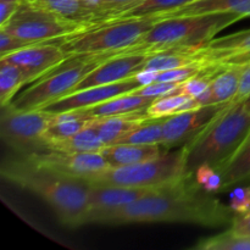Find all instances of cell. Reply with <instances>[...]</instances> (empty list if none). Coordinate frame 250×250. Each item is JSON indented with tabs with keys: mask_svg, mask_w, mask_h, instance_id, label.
Here are the masks:
<instances>
[{
	"mask_svg": "<svg viewBox=\"0 0 250 250\" xmlns=\"http://www.w3.org/2000/svg\"><path fill=\"white\" fill-rule=\"evenodd\" d=\"M138 1L141 0H102V2L95 6L97 19L93 24L110 21L115 15L128 9L129 6L137 4Z\"/></svg>",
	"mask_w": 250,
	"mask_h": 250,
	"instance_id": "cell-33",
	"label": "cell"
},
{
	"mask_svg": "<svg viewBox=\"0 0 250 250\" xmlns=\"http://www.w3.org/2000/svg\"><path fill=\"white\" fill-rule=\"evenodd\" d=\"M92 120H73V121H63V122H51L44 133V142H45L46 149L48 146L55 143V142L62 141L73 136L81 129L84 128L89 125Z\"/></svg>",
	"mask_w": 250,
	"mask_h": 250,
	"instance_id": "cell-31",
	"label": "cell"
},
{
	"mask_svg": "<svg viewBox=\"0 0 250 250\" xmlns=\"http://www.w3.org/2000/svg\"><path fill=\"white\" fill-rule=\"evenodd\" d=\"M161 21L160 17L125 19L102 22L58 39L67 56L89 54H119L132 48Z\"/></svg>",
	"mask_w": 250,
	"mask_h": 250,
	"instance_id": "cell-5",
	"label": "cell"
},
{
	"mask_svg": "<svg viewBox=\"0 0 250 250\" xmlns=\"http://www.w3.org/2000/svg\"><path fill=\"white\" fill-rule=\"evenodd\" d=\"M111 54L68 56L65 61L34 81L10 105L20 110H38L73 92L78 83Z\"/></svg>",
	"mask_w": 250,
	"mask_h": 250,
	"instance_id": "cell-6",
	"label": "cell"
},
{
	"mask_svg": "<svg viewBox=\"0 0 250 250\" xmlns=\"http://www.w3.org/2000/svg\"><path fill=\"white\" fill-rule=\"evenodd\" d=\"M67 58L68 56L61 49L60 44L53 41L31 44L26 48L0 58V60L9 61L19 66L28 76L31 83H33Z\"/></svg>",
	"mask_w": 250,
	"mask_h": 250,
	"instance_id": "cell-14",
	"label": "cell"
},
{
	"mask_svg": "<svg viewBox=\"0 0 250 250\" xmlns=\"http://www.w3.org/2000/svg\"><path fill=\"white\" fill-rule=\"evenodd\" d=\"M138 81L134 76L121 81V82L111 83V84L95 85V87L85 88V89L76 90L70 93L60 99L55 100L51 104L42 107L41 110L49 112V114H59V112L70 111V110L87 109V107L95 106L102 103L107 102L119 95L132 93L141 88Z\"/></svg>",
	"mask_w": 250,
	"mask_h": 250,
	"instance_id": "cell-13",
	"label": "cell"
},
{
	"mask_svg": "<svg viewBox=\"0 0 250 250\" xmlns=\"http://www.w3.org/2000/svg\"><path fill=\"white\" fill-rule=\"evenodd\" d=\"M31 83L23 70L9 61L0 60V105L7 106L21 87Z\"/></svg>",
	"mask_w": 250,
	"mask_h": 250,
	"instance_id": "cell-27",
	"label": "cell"
},
{
	"mask_svg": "<svg viewBox=\"0 0 250 250\" xmlns=\"http://www.w3.org/2000/svg\"><path fill=\"white\" fill-rule=\"evenodd\" d=\"M204 63L229 66L250 62V28L214 38L198 48Z\"/></svg>",
	"mask_w": 250,
	"mask_h": 250,
	"instance_id": "cell-15",
	"label": "cell"
},
{
	"mask_svg": "<svg viewBox=\"0 0 250 250\" xmlns=\"http://www.w3.org/2000/svg\"><path fill=\"white\" fill-rule=\"evenodd\" d=\"M180 87L181 83L176 82H160V81H155V82L150 83L148 85L138 88L134 90V93L143 97H150V98H160L165 97V95L180 94Z\"/></svg>",
	"mask_w": 250,
	"mask_h": 250,
	"instance_id": "cell-34",
	"label": "cell"
},
{
	"mask_svg": "<svg viewBox=\"0 0 250 250\" xmlns=\"http://www.w3.org/2000/svg\"><path fill=\"white\" fill-rule=\"evenodd\" d=\"M50 121L51 114L44 110H20L9 104L2 107L0 136L21 155L41 153L48 150L44 133Z\"/></svg>",
	"mask_w": 250,
	"mask_h": 250,
	"instance_id": "cell-8",
	"label": "cell"
},
{
	"mask_svg": "<svg viewBox=\"0 0 250 250\" xmlns=\"http://www.w3.org/2000/svg\"><path fill=\"white\" fill-rule=\"evenodd\" d=\"M22 0H0V27L5 26L20 9Z\"/></svg>",
	"mask_w": 250,
	"mask_h": 250,
	"instance_id": "cell-38",
	"label": "cell"
},
{
	"mask_svg": "<svg viewBox=\"0 0 250 250\" xmlns=\"http://www.w3.org/2000/svg\"><path fill=\"white\" fill-rule=\"evenodd\" d=\"M189 98V95L178 94V93L156 98V99L146 107V112L150 119H165V117L178 114L181 107L185 105V103L187 102Z\"/></svg>",
	"mask_w": 250,
	"mask_h": 250,
	"instance_id": "cell-30",
	"label": "cell"
},
{
	"mask_svg": "<svg viewBox=\"0 0 250 250\" xmlns=\"http://www.w3.org/2000/svg\"><path fill=\"white\" fill-rule=\"evenodd\" d=\"M104 146V142L102 141L99 133L90 121L88 126L73 136L48 146V150L63 153H95L102 150Z\"/></svg>",
	"mask_w": 250,
	"mask_h": 250,
	"instance_id": "cell-25",
	"label": "cell"
},
{
	"mask_svg": "<svg viewBox=\"0 0 250 250\" xmlns=\"http://www.w3.org/2000/svg\"><path fill=\"white\" fill-rule=\"evenodd\" d=\"M0 173L7 182L41 197L65 226L87 224L89 185L84 181L39 165L24 155L5 160Z\"/></svg>",
	"mask_w": 250,
	"mask_h": 250,
	"instance_id": "cell-2",
	"label": "cell"
},
{
	"mask_svg": "<svg viewBox=\"0 0 250 250\" xmlns=\"http://www.w3.org/2000/svg\"><path fill=\"white\" fill-rule=\"evenodd\" d=\"M186 176L183 148L165 151L160 156L144 163L122 167H110L87 183L92 185L124 186V187L159 188L171 185Z\"/></svg>",
	"mask_w": 250,
	"mask_h": 250,
	"instance_id": "cell-7",
	"label": "cell"
},
{
	"mask_svg": "<svg viewBox=\"0 0 250 250\" xmlns=\"http://www.w3.org/2000/svg\"><path fill=\"white\" fill-rule=\"evenodd\" d=\"M229 229L237 236L250 237V210L243 214L234 215Z\"/></svg>",
	"mask_w": 250,
	"mask_h": 250,
	"instance_id": "cell-37",
	"label": "cell"
},
{
	"mask_svg": "<svg viewBox=\"0 0 250 250\" xmlns=\"http://www.w3.org/2000/svg\"><path fill=\"white\" fill-rule=\"evenodd\" d=\"M28 45H31V43H27L23 39H20L19 37L7 32L6 29L0 28V58H4L9 54L15 53V51L26 48Z\"/></svg>",
	"mask_w": 250,
	"mask_h": 250,
	"instance_id": "cell-36",
	"label": "cell"
},
{
	"mask_svg": "<svg viewBox=\"0 0 250 250\" xmlns=\"http://www.w3.org/2000/svg\"><path fill=\"white\" fill-rule=\"evenodd\" d=\"M229 208L234 214H243L250 210V186L234 188L229 194Z\"/></svg>",
	"mask_w": 250,
	"mask_h": 250,
	"instance_id": "cell-35",
	"label": "cell"
},
{
	"mask_svg": "<svg viewBox=\"0 0 250 250\" xmlns=\"http://www.w3.org/2000/svg\"><path fill=\"white\" fill-rule=\"evenodd\" d=\"M215 170L222 178L221 190L250 181V132L236 153Z\"/></svg>",
	"mask_w": 250,
	"mask_h": 250,
	"instance_id": "cell-22",
	"label": "cell"
},
{
	"mask_svg": "<svg viewBox=\"0 0 250 250\" xmlns=\"http://www.w3.org/2000/svg\"><path fill=\"white\" fill-rule=\"evenodd\" d=\"M209 63H193V65L185 66V67L172 68V70L160 71L156 75V81L160 82H176L182 83L194 76L199 75Z\"/></svg>",
	"mask_w": 250,
	"mask_h": 250,
	"instance_id": "cell-32",
	"label": "cell"
},
{
	"mask_svg": "<svg viewBox=\"0 0 250 250\" xmlns=\"http://www.w3.org/2000/svg\"><path fill=\"white\" fill-rule=\"evenodd\" d=\"M192 1H193V0H192Z\"/></svg>",
	"mask_w": 250,
	"mask_h": 250,
	"instance_id": "cell-42",
	"label": "cell"
},
{
	"mask_svg": "<svg viewBox=\"0 0 250 250\" xmlns=\"http://www.w3.org/2000/svg\"><path fill=\"white\" fill-rule=\"evenodd\" d=\"M199 186L194 177H185L103 217L100 224L129 225L183 222L207 227L231 225L234 217L225 205Z\"/></svg>",
	"mask_w": 250,
	"mask_h": 250,
	"instance_id": "cell-1",
	"label": "cell"
},
{
	"mask_svg": "<svg viewBox=\"0 0 250 250\" xmlns=\"http://www.w3.org/2000/svg\"><path fill=\"white\" fill-rule=\"evenodd\" d=\"M85 27L88 26L22 2L16 14L0 28L6 29L27 43L37 44L58 41Z\"/></svg>",
	"mask_w": 250,
	"mask_h": 250,
	"instance_id": "cell-9",
	"label": "cell"
},
{
	"mask_svg": "<svg viewBox=\"0 0 250 250\" xmlns=\"http://www.w3.org/2000/svg\"><path fill=\"white\" fill-rule=\"evenodd\" d=\"M229 104V103H227ZM227 104H214L164 119L161 146L167 150L183 148L205 131Z\"/></svg>",
	"mask_w": 250,
	"mask_h": 250,
	"instance_id": "cell-10",
	"label": "cell"
},
{
	"mask_svg": "<svg viewBox=\"0 0 250 250\" xmlns=\"http://www.w3.org/2000/svg\"><path fill=\"white\" fill-rule=\"evenodd\" d=\"M193 63H204L198 53V48L171 49L160 53L149 54L144 62L143 70L160 72V71L185 67Z\"/></svg>",
	"mask_w": 250,
	"mask_h": 250,
	"instance_id": "cell-23",
	"label": "cell"
},
{
	"mask_svg": "<svg viewBox=\"0 0 250 250\" xmlns=\"http://www.w3.org/2000/svg\"><path fill=\"white\" fill-rule=\"evenodd\" d=\"M24 156L39 165L84 182L102 175L110 168V165L100 151L63 153V151L45 150Z\"/></svg>",
	"mask_w": 250,
	"mask_h": 250,
	"instance_id": "cell-11",
	"label": "cell"
},
{
	"mask_svg": "<svg viewBox=\"0 0 250 250\" xmlns=\"http://www.w3.org/2000/svg\"><path fill=\"white\" fill-rule=\"evenodd\" d=\"M241 20L238 15L234 14H205L164 19L138 44L115 55L153 54L171 49L199 48L214 39L225 28Z\"/></svg>",
	"mask_w": 250,
	"mask_h": 250,
	"instance_id": "cell-4",
	"label": "cell"
},
{
	"mask_svg": "<svg viewBox=\"0 0 250 250\" xmlns=\"http://www.w3.org/2000/svg\"><path fill=\"white\" fill-rule=\"evenodd\" d=\"M164 119H151L120 139L116 144H160Z\"/></svg>",
	"mask_w": 250,
	"mask_h": 250,
	"instance_id": "cell-29",
	"label": "cell"
},
{
	"mask_svg": "<svg viewBox=\"0 0 250 250\" xmlns=\"http://www.w3.org/2000/svg\"><path fill=\"white\" fill-rule=\"evenodd\" d=\"M148 55L149 54L146 53H133L110 56L102 65L94 68L84 80L81 81L73 92L127 80L143 70L144 62Z\"/></svg>",
	"mask_w": 250,
	"mask_h": 250,
	"instance_id": "cell-16",
	"label": "cell"
},
{
	"mask_svg": "<svg viewBox=\"0 0 250 250\" xmlns=\"http://www.w3.org/2000/svg\"><path fill=\"white\" fill-rule=\"evenodd\" d=\"M250 132V98L229 103L194 141L183 146L186 176L194 177L200 165L220 167L242 146Z\"/></svg>",
	"mask_w": 250,
	"mask_h": 250,
	"instance_id": "cell-3",
	"label": "cell"
},
{
	"mask_svg": "<svg viewBox=\"0 0 250 250\" xmlns=\"http://www.w3.org/2000/svg\"><path fill=\"white\" fill-rule=\"evenodd\" d=\"M205 14H234L246 19L250 17V0H193L164 15L163 20Z\"/></svg>",
	"mask_w": 250,
	"mask_h": 250,
	"instance_id": "cell-19",
	"label": "cell"
},
{
	"mask_svg": "<svg viewBox=\"0 0 250 250\" xmlns=\"http://www.w3.org/2000/svg\"><path fill=\"white\" fill-rule=\"evenodd\" d=\"M89 185L87 224H100L103 217L114 210L128 205L159 188L124 187V186Z\"/></svg>",
	"mask_w": 250,
	"mask_h": 250,
	"instance_id": "cell-12",
	"label": "cell"
},
{
	"mask_svg": "<svg viewBox=\"0 0 250 250\" xmlns=\"http://www.w3.org/2000/svg\"><path fill=\"white\" fill-rule=\"evenodd\" d=\"M154 100L155 98L143 97V95L132 92L115 97L107 102L95 105V106L87 107L84 110L93 119H102V117L119 116V115H127L132 114V112L146 111V107Z\"/></svg>",
	"mask_w": 250,
	"mask_h": 250,
	"instance_id": "cell-21",
	"label": "cell"
},
{
	"mask_svg": "<svg viewBox=\"0 0 250 250\" xmlns=\"http://www.w3.org/2000/svg\"><path fill=\"white\" fill-rule=\"evenodd\" d=\"M149 120L151 119L146 115V112L142 111L94 119L92 120V125L95 127L105 146H111L116 144L120 139L126 137Z\"/></svg>",
	"mask_w": 250,
	"mask_h": 250,
	"instance_id": "cell-18",
	"label": "cell"
},
{
	"mask_svg": "<svg viewBox=\"0 0 250 250\" xmlns=\"http://www.w3.org/2000/svg\"><path fill=\"white\" fill-rule=\"evenodd\" d=\"M190 1L192 0H141L137 4L129 6L128 9L115 15L110 21L125 19H149V17H160L163 20L164 15L172 10L180 9L181 6Z\"/></svg>",
	"mask_w": 250,
	"mask_h": 250,
	"instance_id": "cell-26",
	"label": "cell"
},
{
	"mask_svg": "<svg viewBox=\"0 0 250 250\" xmlns=\"http://www.w3.org/2000/svg\"><path fill=\"white\" fill-rule=\"evenodd\" d=\"M197 250H250V237L237 236L231 229L202 238L192 247Z\"/></svg>",
	"mask_w": 250,
	"mask_h": 250,
	"instance_id": "cell-28",
	"label": "cell"
},
{
	"mask_svg": "<svg viewBox=\"0 0 250 250\" xmlns=\"http://www.w3.org/2000/svg\"><path fill=\"white\" fill-rule=\"evenodd\" d=\"M156 75H158V72H155V71L142 70L139 71V72H137L136 75H134V77L138 81L139 84H141L142 87H144V85H148L150 84V83L155 82Z\"/></svg>",
	"mask_w": 250,
	"mask_h": 250,
	"instance_id": "cell-40",
	"label": "cell"
},
{
	"mask_svg": "<svg viewBox=\"0 0 250 250\" xmlns=\"http://www.w3.org/2000/svg\"><path fill=\"white\" fill-rule=\"evenodd\" d=\"M22 2L85 26H92L97 19V10L87 0H22Z\"/></svg>",
	"mask_w": 250,
	"mask_h": 250,
	"instance_id": "cell-20",
	"label": "cell"
},
{
	"mask_svg": "<svg viewBox=\"0 0 250 250\" xmlns=\"http://www.w3.org/2000/svg\"><path fill=\"white\" fill-rule=\"evenodd\" d=\"M248 98H250V62L247 63L243 72H242L238 92H237V95L232 103L241 102V100L248 99Z\"/></svg>",
	"mask_w": 250,
	"mask_h": 250,
	"instance_id": "cell-39",
	"label": "cell"
},
{
	"mask_svg": "<svg viewBox=\"0 0 250 250\" xmlns=\"http://www.w3.org/2000/svg\"><path fill=\"white\" fill-rule=\"evenodd\" d=\"M244 65H229L225 66L220 70L216 77L212 80L210 85L211 93V105L214 104H227L233 102L237 95L241 82V76L243 72Z\"/></svg>",
	"mask_w": 250,
	"mask_h": 250,
	"instance_id": "cell-24",
	"label": "cell"
},
{
	"mask_svg": "<svg viewBox=\"0 0 250 250\" xmlns=\"http://www.w3.org/2000/svg\"><path fill=\"white\" fill-rule=\"evenodd\" d=\"M88 2H89L90 5H92V6H97L98 4H100V2H102V0H87Z\"/></svg>",
	"mask_w": 250,
	"mask_h": 250,
	"instance_id": "cell-41",
	"label": "cell"
},
{
	"mask_svg": "<svg viewBox=\"0 0 250 250\" xmlns=\"http://www.w3.org/2000/svg\"><path fill=\"white\" fill-rule=\"evenodd\" d=\"M161 144H111L100 150L110 167L134 165L151 160L165 153Z\"/></svg>",
	"mask_w": 250,
	"mask_h": 250,
	"instance_id": "cell-17",
	"label": "cell"
}]
</instances>
